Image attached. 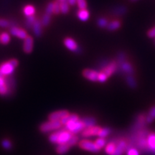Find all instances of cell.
<instances>
[{
  "label": "cell",
  "mask_w": 155,
  "mask_h": 155,
  "mask_svg": "<svg viewBox=\"0 0 155 155\" xmlns=\"http://www.w3.org/2000/svg\"><path fill=\"white\" fill-rule=\"evenodd\" d=\"M73 134L66 129H59L51 133L49 136V140L51 143L56 144H67Z\"/></svg>",
  "instance_id": "cell-1"
},
{
  "label": "cell",
  "mask_w": 155,
  "mask_h": 155,
  "mask_svg": "<svg viewBox=\"0 0 155 155\" xmlns=\"http://www.w3.org/2000/svg\"><path fill=\"white\" fill-rule=\"evenodd\" d=\"M61 121H49L42 124L40 127V130L42 133H48L51 131H55L61 129L62 127Z\"/></svg>",
  "instance_id": "cell-2"
},
{
  "label": "cell",
  "mask_w": 155,
  "mask_h": 155,
  "mask_svg": "<svg viewBox=\"0 0 155 155\" xmlns=\"http://www.w3.org/2000/svg\"><path fill=\"white\" fill-rule=\"evenodd\" d=\"M78 145L81 149H82V150L85 151H87V152L98 153L101 151L100 149L96 147V145L95 144L94 142L88 140V139H82V140H81L78 142Z\"/></svg>",
  "instance_id": "cell-3"
},
{
  "label": "cell",
  "mask_w": 155,
  "mask_h": 155,
  "mask_svg": "<svg viewBox=\"0 0 155 155\" xmlns=\"http://www.w3.org/2000/svg\"><path fill=\"white\" fill-rule=\"evenodd\" d=\"M146 124V114H139L135 119L134 123L132 127H131V131H132L131 133L143 129L145 128Z\"/></svg>",
  "instance_id": "cell-4"
},
{
  "label": "cell",
  "mask_w": 155,
  "mask_h": 155,
  "mask_svg": "<svg viewBox=\"0 0 155 155\" xmlns=\"http://www.w3.org/2000/svg\"><path fill=\"white\" fill-rule=\"evenodd\" d=\"M149 155H155V131L149 132L147 137V152Z\"/></svg>",
  "instance_id": "cell-5"
},
{
  "label": "cell",
  "mask_w": 155,
  "mask_h": 155,
  "mask_svg": "<svg viewBox=\"0 0 155 155\" xmlns=\"http://www.w3.org/2000/svg\"><path fill=\"white\" fill-rule=\"evenodd\" d=\"M135 71L133 65L128 61H126L121 65L117 71H116V73L118 75H133L134 74Z\"/></svg>",
  "instance_id": "cell-6"
},
{
  "label": "cell",
  "mask_w": 155,
  "mask_h": 155,
  "mask_svg": "<svg viewBox=\"0 0 155 155\" xmlns=\"http://www.w3.org/2000/svg\"><path fill=\"white\" fill-rule=\"evenodd\" d=\"M4 76L0 73V96H6L10 93L11 82L7 81Z\"/></svg>",
  "instance_id": "cell-7"
},
{
  "label": "cell",
  "mask_w": 155,
  "mask_h": 155,
  "mask_svg": "<svg viewBox=\"0 0 155 155\" xmlns=\"http://www.w3.org/2000/svg\"><path fill=\"white\" fill-rule=\"evenodd\" d=\"M116 143L115 152L112 155H123L124 152H127V150L130 147L129 143L125 139H121Z\"/></svg>",
  "instance_id": "cell-8"
},
{
  "label": "cell",
  "mask_w": 155,
  "mask_h": 155,
  "mask_svg": "<svg viewBox=\"0 0 155 155\" xmlns=\"http://www.w3.org/2000/svg\"><path fill=\"white\" fill-rule=\"evenodd\" d=\"M15 68H16L12 64L10 61L5 62L0 65V73L4 76H7V75L12 74Z\"/></svg>",
  "instance_id": "cell-9"
},
{
  "label": "cell",
  "mask_w": 155,
  "mask_h": 155,
  "mask_svg": "<svg viewBox=\"0 0 155 155\" xmlns=\"http://www.w3.org/2000/svg\"><path fill=\"white\" fill-rule=\"evenodd\" d=\"M101 129V128L98 127V126H94V127H87L82 131V132H81V137H83V138H88V137L98 136Z\"/></svg>",
  "instance_id": "cell-10"
},
{
  "label": "cell",
  "mask_w": 155,
  "mask_h": 155,
  "mask_svg": "<svg viewBox=\"0 0 155 155\" xmlns=\"http://www.w3.org/2000/svg\"><path fill=\"white\" fill-rule=\"evenodd\" d=\"M68 115H70L69 111L66 110H61V111H55L50 114L48 116V119L49 121H61L63 118Z\"/></svg>",
  "instance_id": "cell-11"
},
{
  "label": "cell",
  "mask_w": 155,
  "mask_h": 155,
  "mask_svg": "<svg viewBox=\"0 0 155 155\" xmlns=\"http://www.w3.org/2000/svg\"><path fill=\"white\" fill-rule=\"evenodd\" d=\"M98 73L99 72L94 71V70L85 69L83 71V77L89 81L96 82V81H98Z\"/></svg>",
  "instance_id": "cell-12"
},
{
  "label": "cell",
  "mask_w": 155,
  "mask_h": 155,
  "mask_svg": "<svg viewBox=\"0 0 155 155\" xmlns=\"http://www.w3.org/2000/svg\"><path fill=\"white\" fill-rule=\"evenodd\" d=\"M116 63L115 61H111L108 65L106 66L105 68H104L100 72L104 73V74L107 75L108 78H109L111 75L116 73Z\"/></svg>",
  "instance_id": "cell-13"
},
{
  "label": "cell",
  "mask_w": 155,
  "mask_h": 155,
  "mask_svg": "<svg viewBox=\"0 0 155 155\" xmlns=\"http://www.w3.org/2000/svg\"><path fill=\"white\" fill-rule=\"evenodd\" d=\"M10 32L12 35L17 37L19 39L25 40L28 37V33L26 31L22 30V29L17 28V27H12L10 29Z\"/></svg>",
  "instance_id": "cell-14"
},
{
  "label": "cell",
  "mask_w": 155,
  "mask_h": 155,
  "mask_svg": "<svg viewBox=\"0 0 155 155\" xmlns=\"http://www.w3.org/2000/svg\"><path fill=\"white\" fill-rule=\"evenodd\" d=\"M33 38L30 36H28L24 40V44H23V50L25 53H30L33 50Z\"/></svg>",
  "instance_id": "cell-15"
},
{
  "label": "cell",
  "mask_w": 155,
  "mask_h": 155,
  "mask_svg": "<svg viewBox=\"0 0 155 155\" xmlns=\"http://www.w3.org/2000/svg\"><path fill=\"white\" fill-rule=\"evenodd\" d=\"M127 55L125 52L120 51L117 53V55H116V60L115 61L116 63V71L121 67L122 64L124 63V62L127 61Z\"/></svg>",
  "instance_id": "cell-16"
},
{
  "label": "cell",
  "mask_w": 155,
  "mask_h": 155,
  "mask_svg": "<svg viewBox=\"0 0 155 155\" xmlns=\"http://www.w3.org/2000/svg\"><path fill=\"white\" fill-rule=\"evenodd\" d=\"M64 45H65V46L68 49L73 52H75V50L78 48L76 42L74 40H73L72 38H67L64 40Z\"/></svg>",
  "instance_id": "cell-17"
},
{
  "label": "cell",
  "mask_w": 155,
  "mask_h": 155,
  "mask_svg": "<svg viewBox=\"0 0 155 155\" xmlns=\"http://www.w3.org/2000/svg\"><path fill=\"white\" fill-rule=\"evenodd\" d=\"M32 28H33V32L36 37H40L42 35V24L40 19L36 18L33 24V26H32Z\"/></svg>",
  "instance_id": "cell-18"
},
{
  "label": "cell",
  "mask_w": 155,
  "mask_h": 155,
  "mask_svg": "<svg viewBox=\"0 0 155 155\" xmlns=\"http://www.w3.org/2000/svg\"><path fill=\"white\" fill-rule=\"evenodd\" d=\"M111 12L116 16H123L127 12V8L125 6L121 5V6H116V7H114L112 9Z\"/></svg>",
  "instance_id": "cell-19"
},
{
  "label": "cell",
  "mask_w": 155,
  "mask_h": 155,
  "mask_svg": "<svg viewBox=\"0 0 155 155\" xmlns=\"http://www.w3.org/2000/svg\"><path fill=\"white\" fill-rule=\"evenodd\" d=\"M126 82H127V85L129 86V88L134 89L137 87V82L136 81L135 78L134 77L133 75H125Z\"/></svg>",
  "instance_id": "cell-20"
},
{
  "label": "cell",
  "mask_w": 155,
  "mask_h": 155,
  "mask_svg": "<svg viewBox=\"0 0 155 155\" xmlns=\"http://www.w3.org/2000/svg\"><path fill=\"white\" fill-rule=\"evenodd\" d=\"M116 147V143L115 141H111V142L108 143L105 146V152L108 155H112L115 152Z\"/></svg>",
  "instance_id": "cell-21"
},
{
  "label": "cell",
  "mask_w": 155,
  "mask_h": 155,
  "mask_svg": "<svg viewBox=\"0 0 155 155\" xmlns=\"http://www.w3.org/2000/svg\"><path fill=\"white\" fill-rule=\"evenodd\" d=\"M155 120V106H153L150 109V111L146 115L147 124L152 123Z\"/></svg>",
  "instance_id": "cell-22"
},
{
  "label": "cell",
  "mask_w": 155,
  "mask_h": 155,
  "mask_svg": "<svg viewBox=\"0 0 155 155\" xmlns=\"http://www.w3.org/2000/svg\"><path fill=\"white\" fill-rule=\"evenodd\" d=\"M121 26V23L119 20H115L113 22L108 23L106 29L108 31H115L118 29L120 28V27Z\"/></svg>",
  "instance_id": "cell-23"
},
{
  "label": "cell",
  "mask_w": 155,
  "mask_h": 155,
  "mask_svg": "<svg viewBox=\"0 0 155 155\" xmlns=\"http://www.w3.org/2000/svg\"><path fill=\"white\" fill-rule=\"evenodd\" d=\"M70 147L68 144H58L57 148H56V152L58 154H64L67 153L70 150Z\"/></svg>",
  "instance_id": "cell-24"
},
{
  "label": "cell",
  "mask_w": 155,
  "mask_h": 155,
  "mask_svg": "<svg viewBox=\"0 0 155 155\" xmlns=\"http://www.w3.org/2000/svg\"><path fill=\"white\" fill-rule=\"evenodd\" d=\"M23 12L27 17L34 16L35 13V8L32 5H27L24 7Z\"/></svg>",
  "instance_id": "cell-25"
},
{
  "label": "cell",
  "mask_w": 155,
  "mask_h": 155,
  "mask_svg": "<svg viewBox=\"0 0 155 155\" xmlns=\"http://www.w3.org/2000/svg\"><path fill=\"white\" fill-rule=\"evenodd\" d=\"M78 17L82 21H86L88 20L89 18V12L86 9H80L78 12Z\"/></svg>",
  "instance_id": "cell-26"
},
{
  "label": "cell",
  "mask_w": 155,
  "mask_h": 155,
  "mask_svg": "<svg viewBox=\"0 0 155 155\" xmlns=\"http://www.w3.org/2000/svg\"><path fill=\"white\" fill-rule=\"evenodd\" d=\"M81 120H82L83 124L86 126V128L94 127V126L96 124V119H95L94 117H85Z\"/></svg>",
  "instance_id": "cell-27"
},
{
  "label": "cell",
  "mask_w": 155,
  "mask_h": 155,
  "mask_svg": "<svg viewBox=\"0 0 155 155\" xmlns=\"http://www.w3.org/2000/svg\"><path fill=\"white\" fill-rule=\"evenodd\" d=\"M110 60L107 59V58H104V59L100 60L98 62V64H97V68H98L100 71H101L103 69L105 68L108 65V63H110Z\"/></svg>",
  "instance_id": "cell-28"
},
{
  "label": "cell",
  "mask_w": 155,
  "mask_h": 155,
  "mask_svg": "<svg viewBox=\"0 0 155 155\" xmlns=\"http://www.w3.org/2000/svg\"><path fill=\"white\" fill-rule=\"evenodd\" d=\"M60 8H61V12L63 14H67L69 12V4L67 0L60 2Z\"/></svg>",
  "instance_id": "cell-29"
},
{
  "label": "cell",
  "mask_w": 155,
  "mask_h": 155,
  "mask_svg": "<svg viewBox=\"0 0 155 155\" xmlns=\"http://www.w3.org/2000/svg\"><path fill=\"white\" fill-rule=\"evenodd\" d=\"M10 41V36L7 32H2L0 35V42L4 45L8 44Z\"/></svg>",
  "instance_id": "cell-30"
},
{
  "label": "cell",
  "mask_w": 155,
  "mask_h": 155,
  "mask_svg": "<svg viewBox=\"0 0 155 155\" xmlns=\"http://www.w3.org/2000/svg\"><path fill=\"white\" fill-rule=\"evenodd\" d=\"M111 133V129H108V128H101V130L98 133V137H100V138H104L107 137L109 134Z\"/></svg>",
  "instance_id": "cell-31"
},
{
  "label": "cell",
  "mask_w": 155,
  "mask_h": 155,
  "mask_svg": "<svg viewBox=\"0 0 155 155\" xmlns=\"http://www.w3.org/2000/svg\"><path fill=\"white\" fill-rule=\"evenodd\" d=\"M94 143L96 145V147H98V148H99L101 150V149L104 148L106 144V139L104 138H100V137H98V139H96V141H94Z\"/></svg>",
  "instance_id": "cell-32"
},
{
  "label": "cell",
  "mask_w": 155,
  "mask_h": 155,
  "mask_svg": "<svg viewBox=\"0 0 155 155\" xmlns=\"http://www.w3.org/2000/svg\"><path fill=\"white\" fill-rule=\"evenodd\" d=\"M50 21H51V16L48 15L47 14H45L42 17V20H41V24L42 26L43 27H47L50 25Z\"/></svg>",
  "instance_id": "cell-33"
},
{
  "label": "cell",
  "mask_w": 155,
  "mask_h": 155,
  "mask_svg": "<svg viewBox=\"0 0 155 155\" xmlns=\"http://www.w3.org/2000/svg\"><path fill=\"white\" fill-rule=\"evenodd\" d=\"M78 141H79L78 137L76 135L73 134L72 137H71V138L70 139V140L68 141V142L67 144L70 147H72L73 146H75V144H77L78 142Z\"/></svg>",
  "instance_id": "cell-34"
},
{
  "label": "cell",
  "mask_w": 155,
  "mask_h": 155,
  "mask_svg": "<svg viewBox=\"0 0 155 155\" xmlns=\"http://www.w3.org/2000/svg\"><path fill=\"white\" fill-rule=\"evenodd\" d=\"M108 24V22L107 21V19L105 18H99L98 19V21H97V25H98V26L101 28H106Z\"/></svg>",
  "instance_id": "cell-35"
},
{
  "label": "cell",
  "mask_w": 155,
  "mask_h": 155,
  "mask_svg": "<svg viewBox=\"0 0 155 155\" xmlns=\"http://www.w3.org/2000/svg\"><path fill=\"white\" fill-rule=\"evenodd\" d=\"M35 16H31V17H27V20H26V26L28 27V28H32L33 26V24L35 21Z\"/></svg>",
  "instance_id": "cell-36"
},
{
  "label": "cell",
  "mask_w": 155,
  "mask_h": 155,
  "mask_svg": "<svg viewBox=\"0 0 155 155\" xmlns=\"http://www.w3.org/2000/svg\"><path fill=\"white\" fill-rule=\"evenodd\" d=\"M61 12V8H60V2L58 0H55L53 2V14L58 15Z\"/></svg>",
  "instance_id": "cell-37"
},
{
  "label": "cell",
  "mask_w": 155,
  "mask_h": 155,
  "mask_svg": "<svg viewBox=\"0 0 155 155\" xmlns=\"http://www.w3.org/2000/svg\"><path fill=\"white\" fill-rule=\"evenodd\" d=\"M127 155H139V151L135 147H129L127 150Z\"/></svg>",
  "instance_id": "cell-38"
},
{
  "label": "cell",
  "mask_w": 155,
  "mask_h": 155,
  "mask_svg": "<svg viewBox=\"0 0 155 155\" xmlns=\"http://www.w3.org/2000/svg\"><path fill=\"white\" fill-rule=\"evenodd\" d=\"M45 14L50 15V16L53 14V2L48 3L47 7H46Z\"/></svg>",
  "instance_id": "cell-39"
},
{
  "label": "cell",
  "mask_w": 155,
  "mask_h": 155,
  "mask_svg": "<svg viewBox=\"0 0 155 155\" xmlns=\"http://www.w3.org/2000/svg\"><path fill=\"white\" fill-rule=\"evenodd\" d=\"M76 3L78 4V6L80 9H86L87 3L86 0H76Z\"/></svg>",
  "instance_id": "cell-40"
},
{
  "label": "cell",
  "mask_w": 155,
  "mask_h": 155,
  "mask_svg": "<svg viewBox=\"0 0 155 155\" xmlns=\"http://www.w3.org/2000/svg\"><path fill=\"white\" fill-rule=\"evenodd\" d=\"M107 79H108V77L106 74H104V73L102 72L98 73V81H99V82L101 83L106 82Z\"/></svg>",
  "instance_id": "cell-41"
},
{
  "label": "cell",
  "mask_w": 155,
  "mask_h": 155,
  "mask_svg": "<svg viewBox=\"0 0 155 155\" xmlns=\"http://www.w3.org/2000/svg\"><path fill=\"white\" fill-rule=\"evenodd\" d=\"M2 144L3 147L5 149H6V150H9V149H11L12 147L11 142L9 140H7V139H5V140H3L2 142Z\"/></svg>",
  "instance_id": "cell-42"
},
{
  "label": "cell",
  "mask_w": 155,
  "mask_h": 155,
  "mask_svg": "<svg viewBox=\"0 0 155 155\" xmlns=\"http://www.w3.org/2000/svg\"><path fill=\"white\" fill-rule=\"evenodd\" d=\"M10 25V22L5 19H0V27L1 28H8Z\"/></svg>",
  "instance_id": "cell-43"
},
{
  "label": "cell",
  "mask_w": 155,
  "mask_h": 155,
  "mask_svg": "<svg viewBox=\"0 0 155 155\" xmlns=\"http://www.w3.org/2000/svg\"><path fill=\"white\" fill-rule=\"evenodd\" d=\"M147 35H148L149 38H155V27L148 31Z\"/></svg>",
  "instance_id": "cell-44"
},
{
  "label": "cell",
  "mask_w": 155,
  "mask_h": 155,
  "mask_svg": "<svg viewBox=\"0 0 155 155\" xmlns=\"http://www.w3.org/2000/svg\"><path fill=\"white\" fill-rule=\"evenodd\" d=\"M70 5L74 6L76 4V0H67Z\"/></svg>",
  "instance_id": "cell-45"
},
{
  "label": "cell",
  "mask_w": 155,
  "mask_h": 155,
  "mask_svg": "<svg viewBox=\"0 0 155 155\" xmlns=\"http://www.w3.org/2000/svg\"><path fill=\"white\" fill-rule=\"evenodd\" d=\"M81 51H82V49H81V48L80 47H78V48H77V50H75V53H81Z\"/></svg>",
  "instance_id": "cell-46"
},
{
  "label": "cell",
  "mask_w": 155,
  "mask_h": 155,
  "mask_svg": "<svg viewBox=\"0 0 155 155\" xmlns=\"http://www.w3.org/2000/svg\"><path fill=\"white\" fill-rule=\"evenodd\" d=\"M58 2H63V1H65V0H58Z\"/></svg>",
  "instance_id": "cell-47"
},
{
  "label": "cell",
  "mask_w": 155,
  "mask_h": 155,
  "mask_svg": "<svg viewBox=\"0 0 155 155\" xmlns=\"http://www.w3.org/2000/svg\"><path fill=\"white\" fill-rule=\"evenodd\" d=\"M131 1H136V0H131Z\"/></svg>",
  "instance_id": "cell-48"
}]
</instances>
